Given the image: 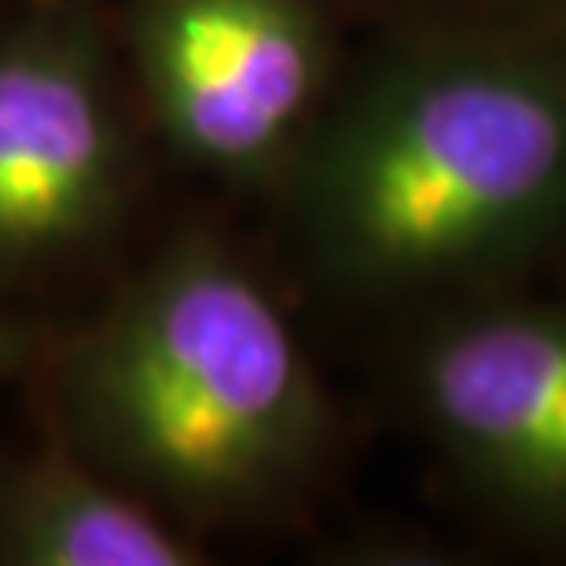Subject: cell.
I'll return each mask as SVG.
<instances>
[{
	"label": "cell",
	"instance_id": "52a82bcc",
	"mask_svg": "<svg viewBox=\"0 0 566 566\" xmlns=\"http://www.w3.org/2000/svg\"><path fill=\"white\" fill-rule=\"evenodd\" d=\"M41 349L44 343L38 327L0 313V387L8 379H15L19 371H27L30 365H38Z\"/></svg>",
	"mask_w": 566,
	"mask_h": 566
},
{
	"label": "cell",
	"instance_id": "6da1fadb",
	"mask_svg": "<svg viewBox=\"0 0 566 566\" xmlns=\"http://www.w3.org/2000/svg\"><path fill=\"white\" fill-rule=\"evenodd\" d=\"M305 262L354 302L479 280L566 224V52L430 33L387 52L287 169Z\"/></svg>",
	"mask_w": 566,
	"mask_h": 566
},
{
	"label": "cell",
	"instance_id": "277c9868",
	"mask_svg": "<svg viewBox=\"0 0 566 566\" xmlns=\"http://www.w3.org/2000/svg\"><path fill=\"white\" fill-rule=\"evenodd\" d=\"M122 38L158 137L224 185L287 177L332 99L321 0H129Z\"/></svg>",
	"mask_w": 566,
	"mask_h": 566
},
{
	"label": "cell",
	"instance_id": "5b68a950",
	"mask_svg": "<svg viewBox=\"0 0 566 566\" xmlns=\"http://www.w3.org/2000/svg\"><path fill=\"white\" fill-rule=\"evenodd\" d=\"M416 420L479 501L530 537H566V305H479L412 343Z\"/></svg>",
	"mask_w": 566,
	"mask_h": 566
},
{
	"label": "cell",
	"instance_id": "8992f818",
	"mask_svg": "<svg viewBox=\"0 0 566 566\" xmlns=\"http://www.w3.org/2000/svg\"><path fill=\"white\" fill-rule=\"evenodd\" d=\"M196 530L174 523L85 457L49 441L0 460V566H199Z\"/></svg>",
	"mask_w": 566,
	"mask_h": 566
},
{
	"label": "cell",
	"instance_id": "7a4b0ae2",
	"mask_svg": "<svg viewBox=\"0 0 566 566\" xmlns=\"http://www.w3.org/2000/svg\"><path fill=\"white\" fill-rule=\"evenodd\" d=\"M55 438L188 530L291 504L332 405L262 276L210 232L169 240L49 365Z\"/></svg>",
	"mask_w": 566,
	"mask_h": 566
},
{
	"label": "cell",
	"instance_id": "3957f363",
	"mask_svg": "<svg viewBox=\"0 0 566 566\" xmlns=\"http://www.w3.org/2000/svg\"><path fill=\"white\" fill-rule=\"evenodd\" d=\"M137 137L115 44L88 0L0 19V280H30L118 232Z\"/></svg>",
	"mask_w": 566,
	"mask_h": 566
}]
</instances>
